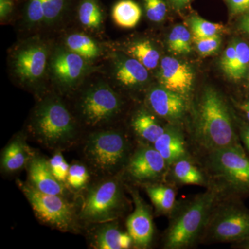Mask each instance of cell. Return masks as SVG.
Wrapping results in <instances>:
<instances>
[{"instance_id": "1", "label": "cell", "mask_w": 249, "mask_h": 249, "mask_svg": "<svg viewBox=\"0 0 249 249\" xmlns=\"http://www.w3.org/2000/svg\"><path fill=\"white\" fill-rule=\"evenodd\" d=\"M196 124V141L209 152L242 145L229 107L213 88H206L201 95Z\"/></svg>"}, {"instance_id": "2", "label": "cell", "mask_w": 249, "mask_h": 249, "mask_svg": "<svg viewBox=\"0 0 249 249\" xmlns=\"http://www.w3.org/2000/svg\"><path fill=\"white\" fill-rule=\"evenodd\" d=\"M217 196L215 190H208L198 195L180 210L172 219L165 232V249H186L196 242L203 234Z\"/></svg>"}, {"instance_id": "3", "label": "cell", "mask_w": 249, "mask_h": 249, "mask_svg": "<svg viewBox=\"0 0 249 249\" xmlns=\"http://www.w3.org/2000/svg\"><path fill=\"white\" fill-rule=\"evenodd\" d=\"M208 165L229 194L236 199L249 196V156L242 145L210 152Z\"/></svg>"}, {"instance_id": "4", "label": "cell", "mask_w": 249, "mask_h": 249, "mask_svg": "<svg viewBox=\"0 0 249 249\" xmlns=\"http://www.w3.org/2000/svg\"><path fill=\"white\" fill-rule=\"evenodd\" d=\"M32 128L37 138L49 147L65 146L76 136L71 114L58 98H48L39 105L33 118Z\"/></svg>"}, {"instance_id": "5", "label": "cell", "mask_w": 249, "mask_h": 249, "mask_svg": "<svg viewBox=\"0 0 249 249\" xmlns=\"http://www.w3.org/2000/svg\"><path fill=\"white\" fill-rule=\"evenodd\" d=\"M129 142L120 132L101 131L89 136L85 146L87 160L98 172L113 174L128 160Z\"/></svg>"}, {"instance_id": "6", "label": "cell", "mask_w": 249, "mask_h": 249, "mask_svg": "<svg viewBox=\"0 0 249 249\" xmlns=\"http://www.w3.org/2000/svg\"><path fill=\"white\" fill-rule=\"evenodd\" d=\"M216 242H238L249 237V209L237 201L213 210L204 230Z\"/></svg>"}, {"instance_id": "7", "label": "cell", "mask_w": 249, "mask_h": 249, "mask_svg": "<svg viewBox=\"0 0 249 249\" xmlns=\"http://www.w3.org/2000/svg\"><path fill=\"white\" fill-rule=\"evenodd\" d=\"M122 186L111 178L95 185L88 192L80 218L86 222L105 223L114 221L124 209Z\"/></svg>"}, {"instance_id": "8", "label": "cell", "mask_w": 249, "mask_h": 249, "mask_svg": "<svg viewBox=\"0 0 249 249\" xmlns=\"http://www.w3.org/2000/svg\"><path fill=\"white\" fill-rule=\"evenodd\" d=\"M19 185L41 222L62 231L71 229L74 221L73 208L63 196L42 193L31 183Z\"/></svg>"}, {"instance_id": "9", "label": "cell", "mask_w": 249, "mask_h": 249, "mask_svg": "<svg viewBox=\"0 0 249 249\" xmlns=\"http://www.w3.org/2000/svg\"><path fill=\"white\" fill-rule=\"evenodd\" d=\"M120 98L108 85L101 84L90 88L83 95L80 110L85 121L91 125L105 124L115 117L121 110Z\"/></svg>"}, {"instance_id": "10", "label": "cell", "mask_w": 249, "mask_h": 249, "mask_svg": "<svg viewBox=\"0 0 249 249\" xmlns=\"http://www.w3.org/2000/svg\"><path fill=\"white\" fill-rule=\"evenodd\" d=\"M48 52L41 42H31L17 51L14 57L15 73L24 83H37L43 76Z\"/></svg>"}, {"instance_id": "11", "label": "cell", "mask_w": 249, "mask_h": 249, "mask_svg": "<svg viewBox=\"0 0 249 249\" xmlns=\"http://www.w3.org/2000/svg\"><path fill=\"white\" fill-rule=\"evenodd\" d=\"M132 196L134 210L127 217V232L132 237L135 247L145 249L151 244L155 231L151 211L138 192L132 191Z\"/></svg>"}, {"instance_id": "12", "label": "cell", "mask_w": 249, "mask_h": 249, "mask_svg": "<svg viewBox=\"0 0 249 249\" xmlns=\"http://www.w3.org/2000/svg\"><path fill=\"white\" fill-rule=\"evenodd\" d=\"M127 163V173L139 181H153L160 178L168 165L154 147H140Z\"/></svg>"}, {"instance_id": "13", "label": "cell", "mask_w": 249, "mask_h": 249, "mask_svg": "<svg viewBox=\"0 0 249 249\" xmlns=\"http://www.w3.org/2000/svg\"><path fill=\"white\" fill-rule=\"evenodd\" d=\"M160 80L163 88L186 98L193 88L194 73L188 64L165 57L160 62Z\"/></svg>"}, {"instance_id": "14", "label": "cell", "mask_w": 249, "mask_h": 249, "mask_svg": "<svg viewBox=\"0 0 249 249\" xmlns=\"http://www.w3.org/2000/svg\"><path fill=\"white\" fill-rule=\"evenodd\" d=\"M50 65L59 83L68 87L76 84L88 70L85 58L71 51L63 49L55 52Z\"/></svg>"}, {"instance_id": "15", "label": "cell", "mask_w": 249, "mask_h": 249, "mask_svg": "<svg viewBox=\"0 0 249 249\" xmlns=\"http://www.w3.org/2000/svg\"><path fill=\"white\" fill-rule=\"evenodd\" d=\"M148 103L155 114L170 121L181 119L186 109V98L163 87L150 91Z\"/></svg>"}, {"instance_id": "16", "label": "cell", "mask_w": 249, "mask_h": 249, "mask_svg": "<svg viewBox=\"0 0 249 249\" xmlns=\"http://www.w3.org/2000/svg\"><path fill=\"white\" fill-rule=\"evenodd\" d=\"M28 173L31 184L39 191L63 196V185L55 178L45 159L33 157L28 163Z\"/></svg>"}, {"instance_id": "17", "label": "cell", "mask_w": 249, "mask_h": 249, "mask_svg": "<svg viewBox=\"0 0 249 249\" xmlns=\"http://www.w3.org/2000/svg\"><path fill=\"white\" fill-rule=\"evenodd\" d=\"M95 232L93 245L98 249H127L133 245V240L128 232L121 231L116 223H103Z\"/></svg>"}, {"instance_id": "18", "label": "cell", "mask_w": 249, "mask_h": 249, "mask_svg": "<svg viewBox=\"0 0 249 249\" xmlns=\"http://www.w3.org/2000/svg\"><path fill=\"white\" fill-rule=\"evenodd\" d=\"M153 147L168 165L183 158L186 154L183 136L175 129H165V132L154 142Z\"/></svg>"}, {"instance_id": "19", "label": "cell", "mask_w": 249, "mask_h": 249, "mask_svg": "<svg viewBox=\"0 0 249 249\" xmlns=\"http://www.w3.org/2000/svg\"><path fill=\"white\" fill-rule=\"evenodd\" d=\"M32 157L25 140L18 137L10 142L3 151L1 168L7 173L18 171L28 164Z\"/></svg>"}, {"instance_id": "20", "label": "cell", "mask_w": 249, "mask_h": 249, "mask_svg": "<svg viewBox=\"0 0 249 249\" xmlns=\"http://www.w3.org/2000/svg\"><path fill=\"white\" fill-rule=\"evenodd\" d=\"M146 67L135 58L123 59L116 65V80L126 87H136L145 83L148 80Z\"/></svg>"}, {"instance_id": "21", "label": "cell", "mask_w": 249, "mask_h": 249, "mask_svg": "<svg viewBox=\"0 0 249 249\" xmlns=\"http://www.w3.org/2000/svg\"><path fill=\"white\" fill-rule=\"evenodd\" d=\"M132 127L141 138L152 144L166 129L160 125L152 114L145 111H140L134 116L132 121Z\"/></svg>"}, {"instance_id": "22", "label": "cell", "mask_w": 249, "mask_h": 249, "mask_svg": "<svg viewBox=\"0 0 249 249\" xmlns=\"http://www.w3.org/2000/svg\"><path fill=\"white\" fill-rule=\"evenodd\" d=\"M142 11L140 6L133 0H121L112 10V18L119 27L132 29L137 25Z\"/></svg>"}, {"instance_id": "23", "label": "cell", "mask_w": 249, "mask_h": 249, "mask_svg": "<svg viewBox=\"0 0 249 249\" xmlns=\"http://www.w3.org/2000/svg\"><path fill=\"white\" fill-rule=\"evenodd\" d=\"M146 191L159 213L169 214L173 211L176 204V193L173 188L152 185L147 186Z\"/></svg>"}, {"instance_id": "24", "label": "cell", "mask_w": 249, "mask_h": 249, "mask_svg": "<svg viewBox=\"0 0 249 249\" xmlns=\"http://www.w3.org/2000/svg\"><path fill=\"white\" fill-rule=\"evenodd\" d=\"M173 175L178 182L181 184L199 185L206 183L204 175L193 163L184 157L172 164Z\"/></svg>"}, {"instance_id": "25", "label": "cell", "mask_w": 249, "mask_h": 249, "mask_svg": "<svg viewBox=\"0 0 249 249\" xmlns=\"http://www.w3.org/2000/svg\"><path fill=\"white\" fill-rule=\"evenodd\" d=\"M65 42L69 50L85 60L96 58L101 53L99 47L95 41L85 34H71L67 37Z\"/></svg>"}, {"instance_id": "26", "label": "cell", "mask_w": 249, "mask_h": 249, "mask_svg": "<svg viewBox=\"0 0 249 249\" xmlns=\"http://www.w3.org/2000/svg\"><path fill=\"white\" fill-rule=\"evenodd\" d=\"M128 52L147 70H153L158 65L160 53L149 40L139 41L132 44Z\"/></svg>"}, {"instance_id": "27", "label": "cell", "mask_w": 249, "mask_h": 249, "mask_svg": "<svg viewBox=\"0 0 249 249\" xmlns=\"http://www.w3.org/2000/svg\"><path fill=\"white\" fill-rule=\"evenodd\" d=\"M168 46L170 52L176 55L191 53V33L183 26H176L173 28L168 37Z\"/></svg>"}, {"instance_id": "28", "label": "cell", "mask_w": 249, "mask_h": 249, "mask_svg": "<svg viewBox=\"0 0 249 249\" xmlns=\"http://www.w3.org/2000/svg\"><path fill=\"white\" fill-rule=\"evenodd\" d=\"M78 16L82 24L88 28L96 29L102 23V12L95 0H84L80 4Z\"/></svg>"}, {"instance_id": "29", "label": "cell", "mask_w": 249, "mask_h": 249, "mask_svg": "<svg viewBox=\"0 0 249 249\" xmlns=\"http://www.w3.org/2000/svg\"><path fill=\"white\" fill-rule=\"evenodd\" d=\"M236 57L229 78L239 80L243 78L247 73L249 65V45L245 42L235 43Z\"/></svg>"}, {"instance_id": "30", "label": "cell", "mask_w": 249, "mask_h": 249, "mask_svg": "<svg viewBox=\"0 0 249 249\" xmlns=\"http://www.w3.org/2000/svg\"><path fill=\"white\" fill-rule=\"evenodd\" d=\"M190 24L194 36L198 37L219 35L224 30V27L222 24L209 22L199 16L191 17Z\"/></svg>"}, {"instance_id": "31", "label": "cell", "mask_w": 249, "mask_h": 249, "mask_svg": "<svg viewBox=\"0 0 249 249\" xmlns=\"http://www.w3.org/2000/svg\"><path fill=\"white\" fill-rule=\"evenodd\" d=\"M147 17L150 20L160 22L165 19L168 13L166 0H142Z\"/></svg>"}, {"instance_id": "32", "label": "cell", "mask_w": 249, "mask_h": 249, "mask_svg": "<svg viewBox=\"0 0 249 249\" xmlns=\"http://www.w3.org/2000/svg\"><path fill=\"white\" fill-rule=\"evenodd\" d=\"M89 173L86 167L81 164H73L70 166L67 181L74 189H79L88 183Z\"/></svg>"}, {"instance_id": "33", "label": "cell", "mask_w": 249, "mask_h": 249, "mask_svg": "<svg viewBox=\"0 0 249 249\" xmlns=\"http://www.w3.org/2000/svg\"><path fill=\"white\" fill-rule=\"evenodd\" d=\"M194 42L199 53L202 56H208L217 52L220 47L222 39L219 35L206 37L194 36Z\"/></svg>"}, {"instance_id": "34", "label": "cell", "mask_w": 249, "mask_h": 249, "mask_svg": "<svg viewBox=\"0 0 249 249\" xmlns=\"http://www.w3.org/2000/svg\"><path fill=\"white\" fill-rule=\"evenodd\" d=\"M49 162L51 170L55 178L60 182L67 181L70 166L67 163L62 154L60 152L55 154Z\"/></svg>"}, {"instance_id": "35", "label": "cell", "mask_w": 249, "mask_h": 249, "mask_svg": "<svg viewBox=\"0 0 249 249\" xmlns=\"http://www.w3.org/2000/svg\"><path fill=\"white\" fill-rule=\"evenodd\" d=\"M66 0H44L46 23H52L58 19L65 7Z\"/></svg>"}, {"instance_id": "36", "label": "cell", "mask_w": 249, "mask_h": 249, "mask_svg": "<svg viewBox=\"0 0 249 249\" xmlns=\"http://www.w3.org/2000/svg\"><path fill=\"white\" fill-rule=\"evenodd\" d=\"M27 19L32 24L39 23L45 19L44 0H30L27 8Z\"/></svg>"}, {"instance_id": "37", "label": "cell", "mask_w": 249, "mask_h": 249, "mask_svg": "<svg viewBox=\"0 0 249 249\" xmlns=\"http://www.w3.org/2000/svg\"><path fill=\"white\" fill-rule=\"evenodd\" d=\"M235 57L236 49L235 43H234L227 47L223 54L222 60H221V67H222L223 71L228 76H230L234 62H235Z\"/></svg>"}, {"instance_id": "38", "label": "cell", "mask_w": 249, "mask_h": 249, "mask_svg": "<svg viewBox=\"0 0 249 249\" xmlns=\"http://www.w3.org/2000/svg\"><path fill=\"white\" fill-rule=\"evenodd\" d=\"M226 1L232 14H244L249 11V0H226Z\"/></svg>"}, {"instance_id": "39", "label": "cell", "mask_w": 249, "mask_h": 249, "mask_svg": "<svg viewBox=\"0 0 249 249\" xmlns=\"http://www.w3.org/2000/svg\"><path fill=\"white\" fill-rule=\"evenodd\" d=\"M241 142L245 147V151L249 156V123L242 126L240 129Z\"/></svg>"}, {"instance_id": "40", "label": "cell", "mask_w": 249, "mask_h": 249, "mask_svg": "<svg viewBox=\"0 0 249 249\" xmlns=\"http://www.w3.org/2000/svg\"><path fill=\"white\" fill-rule=\"evenodd\" d=\"M13 5L10 0H0V16L1 18H6L11 13Z\"/></svg>"}, {"instance_id": "41", "label": "cell", "mask_w": 249, "mask_h": 249, "mask_svg": "<svg viewBox=\"0 0 249 249\" xmlns=\"http://www.w3.org/2000/svg\"><path fill=\"white\" fill-rule=\"evenodd\" d=\"M240 29L249 36V11L244 14L243 16L241 18Z\"/></svg>"}, {"instance_id": "42", "label": "cell", "mask_w": 249, "mask_h": 249, "mask_svg": "<svg viewBox=\"0 0 249 249\" xmlns=\"http://www.w3.org/2000/svg\"><path fill=\"white\" fill-rule=\"evenodd\" d=\"M170 4L177 10L185 9L193 0H168Z\"/></svg>"}, {"instance_id": "43", "label": "cell", "mask_w": 249, "mask_h": 249, "mask_svg": "<svg viewBox=\"0 0 249 249\" xmlns=\"http://www.w3.org/2000/svg\"><path fill=\"white\" fill-rule=\"evenodd\" d=\"M235 247H237V248L249 249V237L245 240L236 242Z\"/></svg>"}, {"instance_id": "44", "label": "cell", "mask_w": 249, "mask_h": 249, "mask_svg": "<svg viewBox=\"0 0 249 249\" xmlns=\"http://www.w3.org/2000/svg\"><path fill=\"white\" fill-rule=\"evenodd\" d=\"M241 109L245 113L246 118H247V121L249 123V98L245 103H242V106H241Z\"/></svg>"}, {"instance_id": "45", "label": "cell", "mask_w": 249, "mask_h": 249, "mask_svg": "<svg viewBox=\"0 0 249 249\" xmlns=\"http://www.w3.org/2000/svg\"></svg>"}]
</instances>
